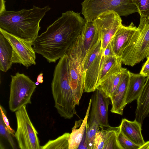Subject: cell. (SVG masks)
Masks as SVG:
<instances>
[{
    "instance_id": "cell-12",
    "label": "cell",
    "mask_w": 149,
    "mask_h": 149,
    "mask_svg": "<svg viewBox=\"0 0 149 149\" xmlns=\"http://www.w3.org/2000/svg\"><path fill=\"white\" fill-rule=\"evenodd\" d=\"M92 95L90 119L95 120L99 125L110 127L108 118V108L111 104L109 97H106L100 90L96 89Z\"/></svg>"
},
{
    "instance_id": "cell-30",
    "label": "cell",
    "mask_w": 149,
    "mask_h": 149,
    "mask_svg": "<svg viewBox=\"0 0 149 149\" xmlns=\"http://www.w3.org/2000/svg\"><path fill=\"white\" fill-rule=\"evenodd\" d=\"M0 113L1 114L4 123L12 135L15 136V131L13 130L10 126L9 121L7 117L6 112L5 110L1 105H0Z\"/></svg>"
},
{
    "instance_id": "cell-19",
    "label": "cell",
    "mask_w": 149,
    "mask_h": 149,
    "mask_svg": "<svg viewBox=\"0 0 149 149\" xmlns=\"http://www.w3.org/2000/svg\"><path fill=\"white\" fill-rule=\"evenodd\" d=\"M135 120L142 124L149 113V75L147 77L143 90L137 100Z\"/></svg>"
},
{
    "instance_id": "cell-28",
    "label": "cell",
    "mask_w": 149,
    "mask_h": 149,
    "mask_svg": "<svg viewBox=\"0 0 149 149\" xmlns=\"http://www.w3.org/2000/svg\"><path fill=\"white\" fill-rule=\"evenodd\" d=\"M137 7L140 16L149 17V0H132Z\"/></svg>"
},
{
    "instance_id": "cell-13",
    "label": "cell",
    "mask_w": 149,
    "mask_h": 149,
    "mask_svg": "<svg viewBox=\"0 0 149 149\" xmlns=\"http://www.w3.org/2000/svg\"><path fill=\"white\" fill-rule=\"evenodd\" d=\"M130 71L126 68L123 72L118 85L109 97L111 103V111L122 115L126 105V97L130 76Z\"/></svg>"
},
{
    "instance_id": "cell-34",
    "label": "cell",
    "mask_w": 149,
    "mask_h": 149,
    "mask_svg": "<svg viewBox=\"0 0 149 149\" xmlns=\"http://www.w3.org/2000/svg\"><path fill=\"white\" fill-rule=\"evenodd\" d=\"M139 149H149V141L145 142L140 146Z\"/></svg>"
},
{
    "instance_id": "cell-7",
    "label": "cell",
    "mask_w": 149,
    "mask_h": 149,
    "mask_svg": "<svg viewBox=\"0 0 149 149\" xmlns=\"http://www.w3.org/2000/svg\"><path fill=\"white\" fill-rule=\"evenodd\" d=\"M11 77L9 107L11 111L15 112L31 104V97L36 85L28 76L19 72Z\"/></svg>"
},
{
    "instance_id": "cell-25",
    "label": "cell",
    "mask_w": 149,
    "mask_h": 149,
    "mask_svg": "<svg viewBox=\"0 0 149 149\" xmlns=\"http://www.w3.org/2000/svg\"><path fill=\"white\" fill-rule=\"evenodd\" d=\"M99 126L94 120L90 119L86 128V134L88 141V149H93L96 134Z\"/></svg>"
},
{
    "instance_id": "cell-21",
    "label": "cell",
    "mask_w": 149,
    "mask_h": 149,
    "mask_svg": "<svg viewBox=\"0 0 149 149\" xmlns=\"http://www.w3.org/2000/svg\"><path fill=\"white\" fill-rule=\"evenodd\" d=\"M13 49L6 38L0 33V70L4 72L11 68Z\"/></svg>"
},
{
    "instance_id": "cell-6",
    "label": "cell",
    "mask_w": 149,
    "mask_h": 149,
    "mask_svg": "<svg viewBox=\"0 0 149 149\" xmlns=\"http://www.w3.org/2000/svg\"><path fill=\"white\" fill-rule=\"evenodd\" d=\"M81 52L80 35L65 54L68 58L70 85L77 105L79 104L84 88Z\"/></svg>"
},
{
    "instance_id": "cell-23",
    "label": "cell",
    "mask_w": 149,
    "mask_h": 149,
    "mask_svg": "<svg viewBox=\"0 0 149 149\" xmlns=\"http://www.w3.org/2000/svg\"><path fill=\"white\" fill-rule=\"evenodd\" d=\"M105 130L104 149H123L118 139L120 126H110Z\"/></svg>"
},
{
    "instance_id": "cell-26",
    "label": "cell",
    "mask_w": 149,
    "mask_h": 149,
    "mask_svg": "<svg viewBox=\"0 0 149 149\" xmlns=\"http://www.w3.org/2000/svg\"><path fill=\"white\" fill-rule=\"evenodd\" d=\"M0 134L6 139L13 149H17L15 144L12 138L11 134L4 123L1 114L0 113Z\"/></svg>"
},
{
    "instance_id": "cell-9",
    "label": "cell",
    "mask_w": 149,
    "mask_h": 149,
    "mask_svg": "<svg viewBox=\"0 0 149 149\" xmlns=\"http://www.w3.org/2000/svg\"><path fill=\"white\" fill-rule=\"evenodd\" d=\"M102 52L100 40L88 52L83 63L84 92H93L97 89Z\"/></svg>"
},
{
    "instance_id": "cell-3",
    "label": "cell",
    "mask_w": 149,
    "mask_h": 149,
    "mask_svg": "<svg viewBox=\"0 0 149 149\" xmlns=\"http://www.w3.org/2000/svg\"><path fill=\"white\" fill-rule=\"evenodd\" d=\"M54 107L61 117L70 119L76 114L75 101L70 84L67 56L61 58L56 66L51 83Z\"/></svg>"
},
{
    "instance_id": "cell-5",
    "label": "cell",
    "mask_w": 149,
    "mask_h": 149,
    "mask_svg": "<svg viewBox=\"0 0 149 149\" xmlns=\"http://www.w3.org/2000/svg\"><path fill=\"white\" fill-rule=\"evenodd\" d=\"M81 13L86 21H93L101 13L113 10L120 16L139 13L132 0H84Z\"/></svg>"
},
{
    "instance_id": "cell-29",
    "label": "cell",
    "mask_w": 149,
    "mask_h": 149,
    "mask_svg": "<svg viewBox=\"0 0 149 149\" xmlns=\"http://www.w3.org/2000/svg\"><path fill=\"white\" fill-rule=\"evenodd\" d=\"M118 139L123 149H139L140 146L129 140L120 131L118 135Z\"/></svg>"
},
{
    "instance_id": "cell-27",
    "label": "cell",
    "mask_w": 149,
    "mask_h": 149,
    "mask_svg": "<svg viewBox=\"0 0 149 149\" xmlns=\"http://www.w3.org/2000/svg\"><path fill=\"white\" fill-rule=\"evenodd\" d=\"M99 126L96 134L93 149H104L105 130Z\"/></svg>"
},
{
    "instance_id": "cell-11",
    "label": "cell",
    "mask_w": 149,
    "mask_h": 149,
    "mask_svg": "<svg viewBox=\"0 0 149 149\" xmlns=\"http://www.w3.org/2000/svg\"><path fill=\"white\" fill-rule=\"evenodd\" d=\"M104 50L110 43L116 32L122 25L120 16L113 10H109L100 14L93 21Z\"/></svg>"
},
{
    "instance_id": "cell-35",
    "label": "cell",
    "mask_w": 149,
    "mask_h": 149,
    "mask_svg": "<svg viewBox=\"0 0 149 149\" xmlns=\"http://www.w3.org/2000/svg\"><path fill=\"white\" fill-rule=\"evenodd\" d=\"M43 73H41L39 74L38 76L37 80L39 83H42L43 82Z\"/></svg>"
},
{
    "instance_id": "cell-20",
    "label": "cell",
    "mask_w": 149,
    "mask_h": 149,
    "mask_svg": "<svg viewBox=\"0 0 149 149\" xmlns=\"http://www.w3.org/2000/svg\"><path fill=\"white\" fill-rule=\"evenodd\" d=\"M122 63L120 59L116 56L109 57L102 56L97 87L111 74L121 70L123 68Z\"/></svg>"
},
{
    "instance_id": "cell-17",
    "label": "cell",
    "mask_w": 149,
    "mask_h": 149,
    "mask_svg": "<svg viewBox=\"0 0 149 149\" xmlns=\"http://www.w3.org/2000/svg\"><path fill=\"white\" fill-rule=\"evenodd\" d=\"M91 105V99L84 119L75 121L69 137V149H78L86 130Z\"/></svg>"
},
{
    "instance_id": "cell-37",
    "label": "cell",
    "mask_w": 149,
    "mask_h": 149,
    "mask_svg": "<svg viewBox=\"0 0 149 149\" xmlns=\"http://www.w3.org/2000/svg\"><path fill=\"white\" fill-rule=\"evenodd\" d=\"M146 58L147 59H149V56L147 57Z\"/></svg>"
},
{
    "instance_id": "cell-33",
    "label": "cell",
    "mask_w": 149,
    "mask_h": 149,
    "mask_svg": "<svg viewBox=\"0 0 149 149\" xmlns=\"http://www.w3.org/2000/svg\"><path fill=\"white\" fill-rule=\"evenodd\" d=\"M78 149H88V141L86 136V130L83 135V138L79 144Z\"/></svg>"
},
{
    "instance_id": "cell-16",
    "label": "cell",
    "mask_w": 149,
    "mask_h": 149,
    "mask_svg": "<svg viewBox=\"0 0 149 149\" xmlns=\"http://www.w3.org/2000/svg\"><path fill=\"white\" fill-rule=\"evenodd\" d=\"M120 132L136 145L141 146L145 141L141 132L142 124L135 119L133 121L123 119L119 126Z\"/></svg>"
},
{
    "instance_id": "cell-4",
    "label": "cell",
    "mask_w": 149,
    "mask_h": 149,
    "mask_svg": "<svg viewBox=\"0 0 149 149\" xmlns=\"http://www.w3.org/2000/svg\"><path fill=\"white\" fill-rule=\"evenodd\" d=\"M138 28L120 58L125 65L133 66L149 56V17L140 16Z\"/></svg>"
},
{
    "instance_id": "cell-1",
    "label": "cell",
    "mask_w": 149,
    "mask_h": 149,
    "mask_svg": "<svg viewBox=\"0 0 149 149\" xmlns=\"http://www.w3.org/2000/svg\"><path fill=\"white\" fill-rule=\"evenodd\" d=\"M85 22L80 13L72 10L62 13L33 42L36 53L49 63H55L66 54L81 34Z\"/></svg>"
},
{
    "instance_id": "cell-31",
    "label": "cell",
    "mask_w": 149,
    "mask_h": 149,
    "mask_svg": "<svg viewBox=\"0 0 149 149\" xmlns=\"http://www.w3.org/2000/svg\"><path fill=\"white\" fill-rule=\"evenodd\" d=\"M115 56L114 54L112 47L110 43H109L106 48L102 50V56L109 57Z\"/></svg>"
},
{
    "instance_id": "cell-36",
    "label": "cell",
    "mask_w": 149,
    "mask_h": 149,
    "mask_svg": "<svg viewBox=\"0 0 149 149\" xmlns=\"http://www.w3.org/2000/svg\"><path fill=\"white\" fill-rule=\"evenodd\" d=\"M35 84H36V85L37 86V85H38L39 84V83L37 81V82H36L35 83Z\"/></svg>"
},
{
    "instance_id": "cell-22",
    "label": "cell",
    "mask_w": 149,
    "mask_h": 149,
    "mask_svg": "<svg viewBox=\"0 0 149 149\" xmlns=\"http://www.w3.org/2000/svg\"><path fill=\"white\" fill-rule=\"evenodd\" d=\"M125 69L123 68L121 70L111 74L101 83L97 89L101 91L107 97H109L118 85Z\"/></svg>"
},
{
    "instance_id": "cell-8",
    "label": "cell",
    "mask_w": 149,
    "mask_h": 149,
    "mask_svg": "<svg viewBox=\"0 0 149 149\" xmlns=\"http://www.w3.org/2000/svg\"><path fill=\"white\" fill-rule=\"evenodd\" d=\"M26 106L15 112L17 129L15 137L21 149H41L38 132L31 121Z\"/></svg>"
},
{
    "instance_id": "cell-18",
    "label": "cell",
    "mask_w": 149,
    "mask_h": 149,
    "mask_svg": "<svg viewBox=\"0 0 149 149\" xmlns=\"http://www.w3.org/2000/svg\"><path fill=\"white\" fill-rule=\"evenodd\" d=\"M146 77L140 73L136 74L130 72L126 100L127 104L139 98L143 90Z\"/></svg>"
},
{
    "instance_id": "cell-14",
    "label": "cell",
    "mask_w": 149,
    "mask_h": 149,
    "mask_svg": "<svg viewBox=\"0 0 149 149\" xmlns=\"http://www.w3.org/2000/svg\"><path fill=\"white\" fill-rule=\"evenodd\" d=\"M138 29L132 22L128 26L122 25L120 26L110 42L116 57L120 59L124 51Z\"/></svg>"
},
{
    "instance_id": "cell-24",
    "label": "cell",
    "mask_w": 149,
    "mask_h": 149,
    "mask_svg": "<svg viewBox=\"0 0 149 149\" xmlns=\"http://www.w3.org/2000/svg\"><path fill=\"white\" fill-rule=\"evenodd\" d=\"M70 133L66 132L54 140H49L41 149H69Z\"/></svg>"
},
{
    "instance_id": "cell-10",
    "label": "cell",
    "mask_w": 149,
    "mask_h": 149,
    "mask_svg": "<svg viewBox=\"0 0 149 149\" xmlns=\"http://www.w3.org/2000/svg\"><path fill=\"white\" fill-rule=\"evenodd\" d=\"M0 33L7 40L13 49L12 62L28 68L36 64V55L33 42L11 34L0 28Z\"/></svg>"
},
{
    "instance_id": "cell-2",
    "label": "cell",
    "mask_w": 149,
    "mask_h": 149,
    "mask_svg": "<svg viewBox=\"0 0 149 149\" xmlns=\"http://www.w3.org/2000/svg\"><path fill=\"white\" fill-rule=\"evenodd\" d=\"M51 8L33 6L30 9L8 11L0 8V28L13 35L33 42L38 36L40 22Z\"/></svg>"
},
{
    "instance_id": "cell-15",
    "label": "cell",
    "mask_w": 149,
    "mask_h": 149,
    "mask_svg": "<svg viewBox=\"0 0 149 149\" xmlns=\"http://www.w3.org/2000/svg\"><path fill=\"white\" fill-rule=\"evenodd\" d=\"M82 63L89 51L100 40L93 21H86L81 34Z\"/></svg>"
},
{
    "instance_id": "cell-32",
    "label": "cell",
    "mask_w": 149,
    "mask_h": 149,
    "mask_svg": "<svg viewBox=\"0 0 149 149\" xmlns=\"http://www.w3.org/2000/svg\"><path fill=\"white\" fill-rule=\"evenodd\" d=\"M140 73L146 77L149 75V59H147L143 65Z\"/></svg>"
}]
</instances>
